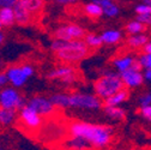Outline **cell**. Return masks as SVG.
Instances as JSON below:
<instances>
[{"instance_id": "obj_7", "label": "cell", "mask_w": 151, "mask_h": 150, "mask_svg": "<svg viewBox=\"0 0 151 150\" xmlns=\"http://www.w3.org/2000/svg\"><path fill=\"white\" fill-rule=\"evenodd\" d=\"M86 31L78 24L70 23L63 27H59L55 30L54 36L55 39L63 41H73V40H83Z\"/></svg>"}, {"instance_id": "obj_23", "label": "cell", "mask_w": 151, "mask_h": 150, "mask_svg": "<svg viewBox=\"0 0 151 150\" xmlns=\"http://www.w3.org/2000/svg\"><path fill=\"white\" fill-rule=\"evenodd\" d=\"M70 95L67 94H55L50 97V101L55 107L59 108H70V102H68Z\"/></svg>"}, {"instance_id": "obj_16", "label": "cell", "mask_w": 151, "mask_h": 150, "mask_svg": "<svg viewBox=\"0 0 151 150\" xmlns=\"http://www.w3.org/2000/svg\"><path fill=\"white\" fill-rule=\"evenodd\" d=\"M136 60L137 59L134 57H132V55L127 54V55H122V57L115 58L114 60H113V65H114V67L116 69V71L120 73V72H124V71L131 69Z\"/></svg>"}, {"instance_id": "obj_32", "label": "cell", "mask_w": 151, "mask_h": 150, "mask_svg": "<svg viewBox=\"0 0 151 150\" xmlns=\"http://www.w3.org/2000/svg\"><path fill=\"white\" fill-rule=\"evenodd\" d=\"M19 0H0V7H12Z\"/></svg>"}, {"instance_id": "obj_3", "label": "cell", "mask_w": 151, "mask_h": 150, "mask_svg": "<svg viewBox=\"0 0 151 150\" xmlns=\"http://www.w3.org/2000/svg\"><path fill=\"white\" fill-rule=\"evenodd\" d=\"M122 88H125L124 83L121 81L120 74L116 72H108L102 74L93 84L95 95H97L101 100L109 97L110 95H113L114 92L119 91Z\"/></svg>"}, {"instance_id": "obj_8", "label": "cell", "mask_w": 151, "mask_h": 150, "mask_svg": "<svg viewBox=\"0 0 151 150\" xmlns=\"http://www.w3.org/2000/svg\"><path fill=\"white\" fill-rule=\"evenodd\" d=\"M24 106L22 96L13 88H5L0 92V108L21 109Z\"/></svg>"}, {"instance_id": "obj_18", "label": "cell", "mask_w": 151, "mask_h": 150, "mask_svg": "<svg viewBox=\"0 0 151 150\" xmlns=\"http://www.w3.org/2000/svg\"><path fill=\"white\" fill-rule=\"evenodd\" d=\"M16 23L12 7H0V24L1 27H12Z\"/></svg>"}, {"instance_id": "obj_36", "label": "cell", "mask_w": 151, "mask_h": 150, "mask_svg": "<svg viewBox=\"0 0 151 150\" xmlns=\"http://www.w3.org/2000/svg\"><path fill=\"white\" fill-rule=\"evenodd\" d=\"M55 1L59 4H63V5H71V4L77 3L78 0H55Z\"/></svg>"}, {"instance_id": "obj_15", "label": "cell", "mask_w": 151, "mask_h": 150, "mask_svg": "<svg viewBox=\"0 0 151 150\" xmlns=\"http://www.w3.org/2000/svg\"><path fill=\"white\" fill-rule=\"evenodd\" d=\"M19 3L34 16H39L45 9V0H19Z\"/></svg>"}, {"instance_id": "obj_19", "label": "cell", "mask_w": 151, "mask_h": 150, "mask_svg": "<svg viewBox=\"0 0 151 150\" xmlns=\"http://www.w3.org/2000/svg\"><path fill=\"white\" fill-rule=\"evenodd\" d=\"M147 41H149L147 36L142 32V34H136V35H129V37L127 39V45L128 47L133 49H140L145 46Z\"/></svg>"}, {"instance_id": "obj_29", "label": "cell", "mask_w": 151, "mask_h": 150, "mask_svg": "<svg viewBox=\"0 0 151 150\" xmlns=\"http://www.w3.org/2000/svg\"><path fill=\"white\" fill-rule=\"evenodd\" d=\"M138 102H139V106H140V107L151 105V92H144L143 95L139 96Z\"/></svg>"}, {"instance_id": "obj_4", "label": "cell", "mask_w": 151, "mask_h": 150, "mask_svg": "<svg viewBox=\"0 0 151 150\" xmlns=\"http://www.w3.org/2000/svg\"><path fill=\"white\" fill-rule=\"evenodd\" d=\"M70 108L85 109V110H99L102 107L101 99L95 94H71L68 97Z\"/></svg>"}, {"instance_id": "obj_34", "label": "cell", "mask_w": 151, "mask_h": 150, "mask_svg": "<svg viewBox=\"0 0 151 150\" xmlns=\"http://www.w3.org/2000/svg\"><path fill=\"white\" fill-rule=\"evenodd\" d=\"M143 77H144V81L151 82V69H144Z\"/></svg>"}, {"instance_id": "obj_2", "label": "cell", "mask_w": 151, "mask_h": 150, "mask_svg": "<svg viewBox=\"0 0 151 150\" xmlns=\"http://www.w3.org/2000/svg\"><path fill=\"white\" fill-rule=\"evenodd\" d=\"M50 49L55 53L56 58L66 64H74L83 60L89 54V47L84 40H73V41H63L55 39Z\"/></svg>"}, {"instance_id": "obj_21", "label": "cell", "mask_w": 151, "mask_h": 150, "mask_svg": "<svg viewBox=\"0 0 151 150\" xmlns=\"http://www.w3.org/2000/svg\"><path fill=\"white\" fill-rule=\"evenodd\" d=\"M16 119V109L0 108V124L6 126L14 121Z\"/></svg>"}, {"instance_id": "obj_11", "label": "cell", "mask_w": 151, "mask_h": 150, "mask_svg": "<svg viewBox=\"0 0 151 150\" xmlns=\"http://www.w3.org/2000/svg\"><path fill=\"white\" fill-rule=\"evenodd\" d=\"M5 73L7 76V81L11 82L14 87H22L29 78L22 66H11L6 70Z\"/></svg>"}, {"instance_id": "obj_37", "label": "cell", "mask_w": 151, "mask_h": 150, "mask_svg": "<svg viewBox=\"0 0 151 150\" xmlns=\"http://www.w3.org/2000/svg\"><path fill=\"white\" fill-rule=\"evenodd\" d=\"M143 49H144V53H151V41H147L143 47Z\"/></svg>"}, {"instance_id": "obj_17", "label": "cell", "mask_w": 151, "mask_h": 150, "mask_svg": "<svg viewBox=\"0 0 151 150\" xmlns=\"http://www.w3.org/2000/svg\"><path fill=\"white\" fill-rule=\"evenodd\" d=\"M104 114L111 119V120H116V121H121L125 119V110L120 107V106H104L103 108Z\"/></svg>"}, {"instance_id": "obj_14", "label": "cell", "mask_w": 151, "mask_h": 150, "mask_svg": "<svg viewBox=\"0 0 151 150\" xmlns=\"http://www.w3.org/2000/svg\"><path fill=\"white\" fill-rule=\"evenodd\" d=\"M100 36L103 45H116L122 39V32L116 29H109L103 31Z\"/></svg>"}, {"instance_id": "obj_41", "label": "cell", "mask_w": 151, "mask_h": 150, "mask_svg": "<svg viewBox=\"0 0 151 150\" xmlns=\"http://www.w3.org/2000/svg\"><path fill=\"white\" fill-rule=\"evenodd\" d=\"M0 28H1V24H0Z\"/></svg>"}, {"instance_id": "obj_35", "label": "cell", "mask_w": 151, "mask_h": 150, "mask_svg": "<svg viewBox=\"0 0 151 150\" xmlns=\"http://www.w3.org/2000/svg\"><path fill=\"white\" fill-rule=\"evenodd\" d=\"M6 83H7V76H6V73L0 72V87L6 84Z\"/></svg>"}, {"instance_id": "obj_26", "label": "cell", "mask_w": 151, "mask_h": 150, "mask_svg": "<svg viewBox=\"0 0 151 150\" xmlns=\"http://www.w3.org/2000/svg\"><path fill=\"white\" fill-rule=\"evenodd\" d=\"M102 11H103V14L108 18H114V17L119 16V13H120V9L114 1H113L111 4H109L108 6L103 7Z\"/></svg>"}, {"instance_id": "obj_24", "label": "cell", "mask_w": 151, "mask_h": 150, "mask_svg": "<svg viewBox=\"0 0 151 150\" xmlns=\"http://www.w3.org/2000/svg\"><path fill=\"white\" fill-rule=\"evenodd\" d=\"M125 29H126V31H127L128 35H136V34H142V32H144L145 25L142 24L139 21L134 19V21L128 22V23L126 24Z\"/></svg>"}, {"instance_id": "obj_1", "label": "cell", "mask_w": 151, "mask_h": 150, "mask_svg": "<svg viewBox=\"0 0 151 150\" xmlns=\"http://www.w3.org/2000/svg\"><path fill=\"white\" fill-rule=\"evenodd\" d=\"M70 135L83 138L90 149H103L113 139V131L106 125L90 124L85 121H74L70 125Z\"/></svg>"}, {"instance_id": "obj_25", "label": "cell", "mask_w": 151, "mask_h": 150, "mask_svg": "<svg viewBox=\"0 0 151 150\" xmlns=\"http://www.w3.org/2000/svg\"><path fill=\"white\" fill-rule=\"evenodd\" d=\"M84 42L86 43V46L89 48H99L103 45L102 40H101V36L96 35V34H85Z\"/></svg>"}, {"instance_id": "obj_39", "label": "cell", "mask_w": 151, "mask_h": 150, "mask_svg": "<svg viewBox=\"0 0 151 150\" xmlns=\"http://www.w3.org/2000/svg\"><path fill=\"white\" fill-rule=\"evenodd\" d=\"M143 4H145L147 6H151V0H143Z\"/></svg>"}, {"instance_id": "obj_12", "label": "cell", "mask_w": 151, "mask_h": 150, "mask_svg": "<svg viewBox=\"0 0 151 150\" xmlns=\"http://www.w3.org/2000/svg\"><path fill=\"white\" fill-rule=\"evenodd\" d=\"M13 12H14V19L16 23H18L19 25H27L32 21V16L29 13V11L18 1L17 4H14L12 6Z\"/></svg>"}, {"instance_id": "obj_13", "label": "cell", "mask_w": 151, "mask_h": 150, "mask_svg": "<svg viewBox=\"0 0 151 150\" xmlns=\"http://www.w3.org/2000/svg\"><path fill=\"white\" fill-rule=\"evenodd\" d=\"M128 96H129L128 90L122 88L119 91L114 92L113 95H110L109 97L104 99V106H120L127 101Z\"/></svg>"}, {"instance_id": "obj_40", "label": "cell", "mask_w": 151, "mask_h": 150, "mask_svg": "<svg viewBox=\"0 0 151 150\" xmlns=\"http://www.w3.org/2000/svg\"><path fill=\"white\" fill-rule=\"evenodd\" d=\"M116 150H136V149H116Z\"/></svg>"}, {"instance_id": "obj_38", "label": "cell", "mask_w": 151, "mask_h": 150, "mask_svg": "<svg viewBox=\"0 0 151 150\" xmlns=\"http://www.w3.org/2000/svg\"><path fill=\"white\" fill-rule=\"evenodd\" d=\"M4 42V34H3V31L0 30V45H1Z\"/></svg>"}, {"instance_id": "obj_22", "label": "cell", "mask_w": 151, "mask_h": 150, "mask_svg": "<svg viewBox=\"0 0 151 150\" xmlns=\"http://www.w3.org/2000/svg\"><path fill=\"white\" fill-rule=\"evenodd\" d=\"M67 146L71 150H88L90 149L89 144L81 137H73L71 136V138L67 141Z\"/></svg>"}, {"instance_id": "obj_9", "label": "cell", "mask_w": 151, "mask_h": 150, "mask_svg": "<svg viewBox=\"0 0 151 150\" xmlns=\"http://www.w3.org/2000/svg\"><path fill=\"white\" fill-rule=\"evenodd\" d=\"M28 107H30L32 110H35L37 114H40L41 117H48L52 115L55 112V106L50 101V99L43 97V96H34L31 97L28 103Z\"/></svg>"}, {"instance_id": "obj_27", "label": "cell", "mask_w": 151, "mask_h": 150, "mask_svg": "<svg viewBox=\"0 0 151 150\" xmlns=\"http://www.w3.org/2000/svg\"><path fill=\"white\" fill-rule=\"evenodd\" d=\"M142 69H151V53H144L137 59Z\"/></svg>"}, {"instance_id": "obj_28", "label": "cell", "mask_w": 151, "mask_h": 150, "mask_svg": "<svg viewBox=\"0 0 151 150\" xmlns=\"http://www.w3.org/2000/svg\"><path fill=\"white\" fill-rule=\"evenodd\" d=\"M137 21H139L145 27H151V13H143V14H137Z\"/></svg>"}, {"instance_id": "obj_20", "label": "cell", "mask_w": 151, "mask_h": 150, "mask_svg": "<svg viewBox=\"0 0 151 150\" xmlns=\"http://www.w3.org/2000/svg\"><path fill=\"white\" fill-rule=\"evenodd\" d=\"M84 12L90 18H100V17L103 16L102 7L99 4H95L92 1H90V3L84 5Z\"/></svg>"}, {"instance_id": "obj_6", "label": "cell", "mask_w": 151, "mask_h": 150, "mask_svg": "<svg viewBox=\"0 0 151 150\" xmlns=\"http://www.w3.org/2000/svg\"><path fill=\"white\" fill-rule=\"evenodd\" d=\"M19 110V123L23 126V128L27 131L36 132L42 125V117L37 114L35 110H32L27 105H24Z\"/></svg>"}, {"instance_id": "obj_33", "label": "cell", "mask_w": 151, "mask_h": 150, "mask_svg": "<svg viewBox=\"0 0 151 150\" xmlns=\"http://www.w3.org/2000/svg\"><path fill=\"white\" fill-rule=\"evenodd\" d=\"M92 3H95V4H99L102 9L103 7H106V6H108L109 4H111L113 3V0H91Z\"/></svg>"}, {"instance_id": "obj_5", "label": "cell", "mask_w": 151, "mask_h": 150, "mask_svg": "<svg viewBox=\"0 0 151 150\" xmlns=\"http://www.w3.org/2000/svg\"><path fill=\"white\" fill-rule=\"evenodd\" d=\"M120 77L124 83V87L128 89H136L139 88L144 84V77H143V72H142V66L138 63V60L134 61V64L132 65L131 69L120 72Z\"/></svg>"}, {"instance_id": "obj_30", "label": "cell", "mask_w": 151, "mask_h": 150, "mask_svg": "<svg viewBox=\"0 0 151 150\" xmlns=\"http://www.w3.org/2000/svg\"><path fill=\"white\" fill-rule=\"evenodd\" d=\"M140 113H142V117L145 120H147V121L151 123V105L140 107Z\"/></svg>"}, {"instance_id": "obj_31", "label": "cell", "mask_w": 151, "mask_h": 150, "mask_svg": "<svg viewBox=\"0 0 151 150\" xmlns=\"http://www.w3.org/2000/svg\"><path fill=\"white\" fill-rule=\"evenodd\" d=\"M134 11H136V13L137 14H143V13H151V6H147V5H145V4H139V5H137L136 6V9H134Z\"/></svg>"}, {"instance_id": "obj_10", "label": "cell", "mask_w": 151, "mask_h": 150, "mask_svg": "<svg viewBox=\"0 0 151 150\" xmlns=\"http://www.w3.org/2000/svg\"><path fill=\"white\" fill-rule=\"evenodd\" d=\"M48 78L49 79H60L65 84H72L77 81V73H76V70L72 66L65 65V66L55 67L52 71H49Z\"/></svg>"}]
</instances>
